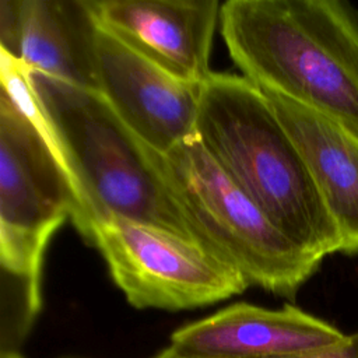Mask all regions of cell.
Masks as SVG:
<instances>
[{"mask_svg": "<svg viewBox=\"0 0 358 358\" xmlns=\"http://www.w3.org/2000/svg\"><path fill=\"white\" fill-rule=\"evenodd\" d=\"M220 31L242 76L358 138V17L336 0H228Z\"/></svg>", "mask_w": 358, "mask_h": 358, "instance_id": "obj_1", "label": "cell"}, {"mask_svg": "<svg viewBox=\"0 0 358 358\" xmlns=\"http://www.w3.org/2000/svg\"><path fill=\"white\" fill-rule=\"evenodd\" d=\"M29 81L74 186L78 210L71 221L83 238L94 222L123 217L197 241L164 175L161 154L98 91L38 71H29Z\"/></svg>", "mask_w": 358, "mask_h": 358, "instance_id": "obj_2", "label": "cell"}, {"mask_svg": "<svg viewBox=\"0 0 358 358\" xmlns=\"http://www.w3.org/2000/svg\"><path fill=\"white\" fill-rule=\"evenodd\" d=\"M196 137L295 245L322 260L341 252L340 232L302 154L253 83L213 71L201 85Z\"/></svg>", "mask_w": 358, "mask_h": 358, "instance_id": "obj_3", "label": "cell"}, {"mask_svg": "<svg viewBox=\"0 0 358 358\" xmlns=\"http://www.w3.org/2000/svg\"><path fill=\"white\" fill-rule=\"evenodd\" d=\"M0 71L1 301L36 315L48 242L76 215L78 200L35 101L29 71L4 52Z\"/></svg>", "mask_w": 358, "mask_h": 358, "instance_id": "obj_4", "label": "cell"}, {"mask_svg": "<svg viewBox=\"0 0 358 358\" xmlns=\"http://www.w3.org/2000/svg\"><path fill=\"white\" fill-rule=\"evenodd\" d=\"M164 175L194 238L249 285L287 298L322 259L288 239L225 175L194 136L161 155Z\"/></svg>", "mask_w": 358, "mask_h": 358, "instance_id": "obj_5", "label": "cell"}, {"mask_svg": "<svg viewBox=\"0 0 358 358\" xmlns=\"http://www.w3.org/2000/svg\"><path fill=\"white\" fill-rule=\"evenodd\" d=\"M84 239L101 252L112 280L137 309H196L249 287L197 241L154 225L109 217L94 222Z\"/></svg>", "mask_w": 358, "mask_h": 358, "instance_id": "obj_6", "label": "cell"}, {"mask_svg": "<svg viewBox=\"0 0 358 358\" xmlns=\"http://www.w3.org/2000/svg\"><path fill=\"white\" fill-rule=\"evenodd\" d=\"M94 57L96 91L151 150L165 155L196 136L203 84L168 73L98 25Z\"/></svg>", "mask_w": 358, "mask_h": 358, "instance_id": "obj_7", "label": "cell"}, {"mask_svg": "<svg viewBox=\"0 0 358 358\" xmlns=\"http://www.w3.org/2000/svg\"><path fill=\"white\" fill-rule=\"evenodd\" d=\"M98 27L168 73L203 84L221 4L217 0H85Z\"/></svg>", "mask_w": 358, "mask_h": 358, "instance_id": "obj_8", "label": "cell"}, {"mask_svg": "<svg viewBox=\"0 0 358 358\" xmlns=\"http://www.w3.org/2000/svg\"><path fill=\"white\" fill-rule=\"evenodd\" d=\"M347 334L294 305L238 302L176 329L166 350L176 358H287L338 344Z\"/></svg>", "mask_w": 358, "mask_h": 358, "instance_id": "obj_9", "label": "cell"}, {"mask_svg": "<svg viewBox=\"0 0 358 358\" xmlns=\"http://www.w3.org/2000/svg\"><path fill=\"white\" fill-rule=\"evenodd\" d=\"M95 31L85 0H0L1 52L29 71L96 91Z\"/></svg>", "mask_w": 358, "mask_h": 358, "instance_id": "obj_10", "label": "cell"}, {"mask_svg": "<svg viewBox=\"0 0 358 358\" xmlns=\"http://www.w3.org/2000/svg\"><path fill=\"white\" fill-rule=\"evenodd\" d=\"M263 92L309 168L340 232L341 252L358 253V138L284 95Z\"/></svg>", "mask_w": 358, "mask_h": 358, "instance_id": "obj_11", "label": "cell"}, {"mask_svg": "<svg viewBox=\"0 0 358 358\" xmlns=\"http://www.w3.org/2000/svg\"><path fill=\"white\" fill-rule=\"evenodd\" d=\"M152 358H176V357H173L165 348L159 354L154 355ZM287 358H358V331L352 334H347L338 344L333 347L309 352V354L287 357Z\"/></svg>", "mask_w": 358, "mask_h": 358, "instance_id": "obj_12", "label": "cell"}, {"mask_svg": "<svg viewBox=\"0 0 358 358\" xmlns=\"http://www.w3.org/2000/svg\"><path fill=\"white\" fill-rule=\"evenodd\" d=\"M0 358H22L17 351H1Z\"/></svg>", "mask_w": 358, "mask_h": 358, "instance_id": "obj_13", "label": "cell"}, {"mask_svg": "<svg viewBox=\"0 0 358 358\" xmlns=\"http://www.w3.org/2000/svg\"><path fill=\"white\" fill-rule=\"evenodd\" d=\"M63 358H76V357H63Z\"/></svg>", "mask_w": 358, "mask_h": 358, "instance_id": "obj_14", "label": "cell"}]
</instances>
